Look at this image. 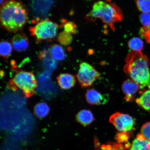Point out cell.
Listing matches in <instances>:
<instances>
[{"label": "cell", "mask_w": 150, "mask_h": 150, "mask_svg": "<svg viewBox=\"0 0 150 150\" xmlns=\"http://www.w3.org/2000/svg\"><path fill=\"white\" fill-rule=\"evenodd\" d=\"M28 20V9L21 1L7 0L1 8V22L7 30L16 33L21 30Z\"/></svg>", "instance_id": "6da1fadb"}, {"label": "cell", "mask_w": 150, "mask_h": 150, "mask_svg": "<svg viewBox=\"0 0 150 150\" xmlns=\"http://www.w3.org/2000/svg\"><path fill=\"white\" fill-rule=\"evenodd\" d=\"M125 61V72L139 85L140 89L146 87L150 89L149 62L147 56L141 52L132 51L128 54Z\"/></svg>", "instance_id": "7a4b0ae2"}, {"label": "cell", "mask_w": 150, "mask_h": 150, "mask_svg": "<svg viewBox=\"0 0 150 150\" xmlns=\"http://www.w3.org/2000/svg\"><path fill=\"white\" fill-rule=\"evenodd\" d=\"M122 12L117 5L98 1L93 5L92 9L86 16V19L90 22H95L99 18L107 24L112 30H115L114 24L121 21L123 19Z\"/></svg>", "instance_id": "3957f363"}, {"label": "cell", "mask_w": 150, "mask_h": 150, "mask_svg": "<svg viewBox=\"0 0 150 150\" xmlns=\"http://www.w3.org/2000/svg\"><path fill=\"white\" fill-rule=\"evenodd\" d=\"M37 86V81L33 73L21 70L17 72L8 84L9 88L14 91L20 89L27 98L33 95Z\"/></svg>", "instance_id": "277c9868"}, {"label": "cell", "mask_w": 150, "mask_h": 150, "mask_svg": "<svg viewBox=\"0 0 150 150\" xmlns=\"http://www.w3.org/2000/svg\"><path fill=\"white\" fill-rule=\"evenodd\" d=\"M35 25L29 28L31 36L34 37L37 42L50 40L57 36L59 28L57 24L48 19L35 21Z\"/></svg>", "instance_id": "5b68a950"}, {"label": "cell", "mask_w": 150, "mask_h": 150, "mask_svg": "<svg viewBox=\"0 0 150 150\" xmlns=\"http://www.w3.org/2000/svg\"><path fill=\"white\" fill-rule=\"evenodd\" d=\"M76 76L82 87H88L92 85L100 77V74L89 63L83 62L80 65Z\"/></svg>", "instance_id": "8992f818"}, {"label": "cell", "mask_w": 150, "mask_h": 150, "mask_svg": "<svg viewBox=\"0 0 150 150\" xmlns=\"http://www.w3.org/2000/svg\"><path fill=\"white\" fill-rule=\"evenodd\" d=\"M110 122L120 132H131L134 128V118L127 114L116 112L110 116Z\"/></svg>", "instance_id": "52a82bcc"}, {"label": "cell", "mask_w": 150, "mask_h": 150, "mask_svg": "<svg viewBox=\"0 0 150 150\" xmlns=\"http://www.w3.org/2000/svg\"><path fill=\"white\" fill-rule=\"evenodd\" d=\"M122 89L125 95V100L131 102L134 100L135 95L140 90L139 85L132 79H127L123 82Z\"/></svg>", "instance_id": "ba28073f"}, {"label": "cell", "mask_w": 150, "mask_h": 150, "mask_svg": "<svg viewBox=\"0 0 150 150\" xmlns=\"http://www.w3.org/2000/svg\"><path fill=\"white\" fill-rule=\"evenodd\" d=\"M86 101L91 105H102L108 102V97L103 94L96 90L91 89L88 90L86 94Z\"/></svg>", "instance_id": "9c48e42d"}, {"label": "cell", "mask_w": 150, "mask_h": 150, "mask_svg": "<svg viewBox=\"0 0 150 150\" xmlns=\"http://www.w3.org/2000/svg\"><path fill=\"white\" fill-rule=\"evenodd\" d=\"M11 42L14 50L19 52L25 51L29 46V39L23 33L14 35L11 39Z\"/></svg>", "instance_id": "30bf717a"}, {"label": "cell", "mask_w": 150, "mask_h": 150, "mask_svg": "<svg viewBox=\"0 0 150 150\" xmlns=\"http://www.w3.org/2000/svg\"><path fill=\"white\" fill-rule=\"evenodd\" d=\"M131 144L129 142L124 145L123 144L109 142L106 144L100 145L97 139H95V147L96 150H129Z\"/></svg>", "instance_id": "8fae6325"}, {"label": "cell", "mask_w": 150, "mask_h": 150, "mask_svg": "<svg viewBox=\"0 0 150 150\" xmlns=\"http://www.w3.org/2000/svg\"><path fill=\"white\" fill-rule=\"evenodd\" d=\"M57 81L60 87L65 90L70 89L74 87L76 82L74 76L68 74H60L57 78Z\"/></svg>", "instance_id": "7c38bea8"}, {"label": "cell", "mask_w": 150, "mask_h": 150, "mask_svg": "<svg viewBox=\"0 0 150 150\" xmlns=\"http://www.w3.org/2000/svg\"><path fill=\"white\" fill-rule=\"evenodd\" d=\"M129 150H150V140H148L140 134L131 144Z\"/></svg>", "instance_id": "4fadbf2b"}, {"label": "cell", "mask_w": 150, "mask_h": 150, "mask_svg": "<svg viewBox=\"0 0 150 150\" xmlns=\"http://www.w3.org/2000/svg\"><path fill=\"white\" fill-rule=\"evenodd\" d=\"M79 123L83 126H87L94 121L93 112L89 110H83L79 112L76 116Z\"/></svg>", "instance_id": "5bb4252c"}, {"label": "cell", "mask_w": 150, "mask_h": 150, "mask_svg": "<svg viewBox=\"0 0 150 150\" xmlns=\"http://www.w3.org/2000/svg\"><path fill=\"white\" fill-rule=\"evenodd\" d=\"M49 53L52 59L56 61L63 60L65 58L64 49L59 45L55 44L50 46L49 48Z\"/></svg>", "instance_id": "9a60e30c"}, {"label": "cell", "mask_w": 150, "mask_h": 150, "mask_svg": "<svg viewBox=\"0 0 150 150\" xmlns=\"http://www.w3.org/2000/svg\"><path fill=\"white\" fill-rule=\"evenodd\" d=\"M142 95L136 100L137 104L144 109L150 112V89L142 91Z\"/></svg>", "instance_id": "2e32d148"}, {"label": "cell", "mask_w": 150, "mask_h": 150, "mask_svg": "<svg viewBox=\"0 0 150 150\" xmlns=\"http://www.w3.org/2000/svg\"><path fill=\"white\" fill-rule=\"evenodd\" d=\"M34 113L39 118H44L50 112V108L45 103H38L33 109Z\"/></svg>", "instance_id": "e0dca14e"}, {"label": "cell", "mask_w": 150, "mask_h": 150, "mask_svg": "<svg viewBox=\"0 0 150 150\" xmlns=\"http://www.w3.org/2000/svg\"><path fill=\"white\" fill-rule=\"evenodd\" d=\"M39 57L44 65L48 68H53L55 67L56 64L55 60L51 57L47 50H44L41 51L39 53Z\"/></svg>", "instance_id": "ac0fdd59"}, {"label": "cell", "mask_w": 150, "mask_h": 150, "mask_svg": "<svg viewBox=\"0 0 150 150\" xmlns=\"http://www.w3.org/2000/svg\"><path fill=\"white\" fill-rule=\"evenodd\" d=\"M129 47L133 51L141 52L144 47V43L142 39L137 37L133 38L129 41Z\"/></svg>", "instance_id": "d6986e66"}, {"label": "cell", "mask_w": 150, "mask_h": 150, "mask_svg": "<svg viewBox=\"0 0 150 150\" xmlns=\"http://www.w3.org/2000/svg\"><path fill=\"white\" fill-rule=\"evenodd\" d=\"M61 27H63L64 31L70 34H76L78 33L77 27L74 22L68 21L64 19L61 20Z\"/></svg>", "instance_id": "ffe728a7"}, {"label": "cell", "mask_w": 150, "mask_h": 150, "mask_svg": "<svg viewBox=\"0 0 150 150\" xmlns=\"http://www.w3.org/2000/svg\"><path fill=\"white\" fill-rule=\"evenodd\" d=\"M12 48L10 43L7 41H2L0 45V54L4 58H6L11 55Z\"/></svg>", "instance_id": "44dd1931"}, {"label": "cell", "mask_w": 150, "mask_h": 150, "mask_svg": "<svg viewBox=\"0 0 150 150\" xmlns=\"http://www.w3.org/2000/svg\"><path fill=\"white\" fill-rule=\"evenodd\" d=\"M137 7L142 13H150V0H136Z\"/></svg>", "instance_id": "7402d4cb"}, {"label": "cell", "mask_w": 150, "mask_h": 150, "mask_svg": "<svg viewBox=\"0 0 150 150\" xmlns=\"http://www.w3.org/2000/svg\"><path fill=\"white\" fill-rule=\"evenodd\" d=\"M72 36L71 34L64 31L60 33L58 37V40L59 42L64 46L70 45L72 42Z\"/></svg>", "instance_id": "603a6c76"}, {"label": "cell", "mask_w": 150, "mask_h": 150, "mask_svg": "<svg viewBox=\"0 0 150 150\" xmlns=\"http://www.w3.org/2000/svg\"><path fill=\"white\" fill-rule=\"evenodd\" d=\"M131 132H119L115 137L118 143H127L131 137Z\"/></svg>", "instance_id": "cb8c5ba5"}, {"label": "cell", "mask_w": 150, "mask_h": 150, "mask_svg": "<svg viewBox=\"0 0 150 150\" xmlns=\"http://www.w3.org/2000/svg\"><path fill=\"white\" fill-rule=\"evenodd\" d=\"M140 132V134L146 139L150 140V122H148L142 125Z\"/></svg>", "instance_id": "d4e9b609"}, {"label": "cell", "mask_w": 150, "mask_h": 150, "mask_svg": "<svg viewBox=\"0 0 150 150\" xmlns=\"http://www.w3.org/2000/svg\"><path fill=\"white\" fill-rule=\"evenodd\" d=\"M139 19L143 27H149L150 26V13H142L140 16Z\"/></svg>", "instance_id": "484cf974"}, {"label": "cell", "mask_w": 150, "mask_h": 150, "mask_svg": "<svg viewBox=\"0 0 150 150\" xmlns=\"http://www.w3.org/2000/svg\"><path fill=\"white\" fill-rule=\"evenodd\" d=\"M140 34L145 38L146 42L150 44V26L142 27L140 30Z\"/></svg>", "instance_id": "4316f807"}, {"label": "cell", "mask_w": 150, "mask_h": 150, "mask_svg": "<svg viewBox=\"0 0 150 150\" xmlns=\"http://www.w3.org/2000/svg\"><path fill=\"white\" fill-rule=\"evenodd\" d=\"M105 1H106V2L108 3H110L111 1V0H105Z\"/></svg>", "instance_id": "83f0119b"}, {"label": "cell", "mask_w": 150, "mask_h": 150, "mask_svg": "<svg viewBox=\"0 0 150 150\" xmlns=\"http://www.w3.org/2000/svg\"><path fill=\"white\" fill-rule=\"evenodd\" d=\"M4 3V0H1V5L2 4H3Z\"/></svg>", "instance_id": "f1b7e54d"}]
</instances>
